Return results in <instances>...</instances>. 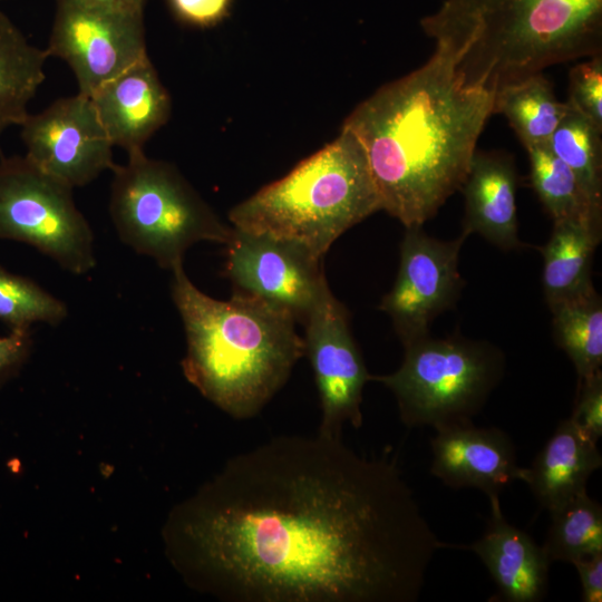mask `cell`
I'll use <instances>...</instances> for the list:
<instances>
[{"mask_svg": "<svg viewBox=\"0 0 602 602\" xmlns=\"http://www.w3.org/2000/svg\"><path fill=\"white\" fill-rule=\"evenodd\" d=\"M167 535L191 581L229 602H415L449 547L395 460L318 431L230 458Z\"/></svg>", "mask_w": 602, "mask_h": 602, "instance_id": "obj_1", "label": "cell"}, {"mask_svg": "<svg viewBox=\"0 0 602 602\" xmlns=\"http://www.w3.org/2000/svg\"><path fill=\"white\" fill-rule=\"evenodd\" d=\"M494 96L434 51L355 108L342 127L366 154L382 211L405 227L437 214L467 176Z\"/></svg>", "mask_w": 602, "mask_h": 602, "instance_id": "obj_2", "label": "cell"}, {"mask_svg": "<svg viewBox=\"0 0 602 602\" xmlns=\"http://www.w3.org/2000/svg\"><path fill=\"white\" fill-rule=\"evenodd\" d=\"M172 274V298L186 337L184 376L232 418L255 417L305 356L297 319L239 291L229 300L208 297L190 280L183 263Z\"/></svg>", "mask_w": 602, "mask_h": 602, "instance_id": "obj_3", "label": "cell"}, {"mask_svg": "<svg viewBox=\"0 0 602 602\" xmlns=\"http://www.w3.org/2000/svg\"><path fill=\"white\" fill-rule=\"evenodd\" d=\"M419 25L466 85L493 91L602 55V0H443Z\"/></svg>", "mask_w": 602, "mask_h": 602, "instance_id": "obj_4", "label": "cell"}, {"mask_svg": "<svg viewBox=\"0 0 602 602\" xmlns=\"http://www.w3.org/2000/svg\"><path fill=\"white\" fill-rule=\"evenodd\" d=\"M381 211L366 154L346 128L289 174L229 212L231 226L294 242L315 259L346 231Z\"/></svg>", "mask_w": 602, "mask_h": 602, "instance_id": "obj_5", "label": "cell"}, {"mask_svg": "<svg viewBox=\"0 0 602 602\" xmlns=\"http://www.w3.org/2000/svg\"><path fill=\"white\" fill-rule=\"evenodd\" d=\"M111 171V221L119 239L135 252L172 271L195 243L229 242L233 227L212 212L172 165L139 149Z\"/></svg>", "mask_w": 602, "mask_h": 602, "instance_id": "obj_6", "label": "cell"}, {"mask_svg": "<svg viewBox=\"0 0 602 602\" xmlns=\"http://www.w3.org/2000/svg\"><path fill=\"white\" fill-rule=\"evenodd\" d=\"M404 348L400 367L388 375H370V381L392 392L408 428L436 430L472 420L504 376L505 356L488 341L429 333Z\"/></svg>", "mask_w": 602, "mask_h": 602, "instance_id": "obj_7", "label": "cell"}, {"mask_svg": "<svg viewBox=\"0 0 602 602\" xmlns=\"http://www.w3.org/2000/svg\"><path fill=\"white\" fill-rule=\"evenodd\" d=\"M0 240L29 244L72 274L96 266L94 233L72 187L27 156L0 159Z\"/></svg>", "mask_w": 602, "mask_h": 602, "instance_id": "obj_8", "label": "cell"}, {"mask_svg": "<svg viewBox=\"0 0 602 602\" xmlns=\"http://www.w3.org/2000/svg\"><path fill=\"white\" fill-rule=\"evenodd\" d=\"M72 70L79 94L90 97L100 86L148 57L144 9L91 0H56L45 49Z\"/></svg>", "mask_w": 602, "mask_h": 602, "instance_id": "obj_9", "label": "cell"}, {"mask_svg": "<svg viewBox=\"0 0 602 602\" xmlns=\"http://www.w3.org/2000/svg\"><path fill=\"white\" fill-rule=\"evenodd\" d=\"M303 324L305 356L321 408L318 433L341 436L344 424L360 428L362 392L370 373L352 337L348 311L328 283Z\"/></svg>", "mask_w": 602, "mask_h": 602, "instance_id": "obj_10", "label": "cell"}, {"mask_svg": "<svg viewBox=\"0 0 602 602\" xmlns=\"http://www.w3.org/2000/svg\"><path fill=\"white\" fill-rule=\"evenodd\" d=\"M405 229L397 278L380 303L404 346L429 334L433 321L457 301L464 285L459 253L467 239L460 233L444 241L423 226Z\"/></svg>", "mask_w": 602, "mask_h": 602, "instance_id": "obj_11", "label": "cell"}, {"mask_svg": "<svg viewBox=\"0 0 602 602\" xmlns=\"http://www.w3.org/2000/svg\"><path fill=\"white\" fill-rule=\"evenodd\" d=\"M225 274L239 291L289 311L304 322L328 283L323 260L301 245L233 227Z\"/></svg>", "mask_w": 602, "mask_h": 602, "instance_id": "obj_12", "label": "cell"}, {"mask_svg": "<svg viewBox=\"0 0 602 602\" xmlns=\"http://www.w3.org/2000/svg\"><path fill=\"white\" fill-rule=\"evenodd\" d=\"M21 126L26 156L69 186H85L115 167L113 143L91 99L81 94L55 100Z\"/></svg>", "mask_w": 602, "mask_h": 602, "instance_id": "obj_13", "label": "cell"}, {"mask_svg": "<svg viewBox=\"0 0 602 602\" xmlns=\"http://www.w3.org/2000/svg\"><path fill=\"white\" fill-rule=\"evenodd\" d=\"M430 447V473L450 488L473 487L489 497L522 478L515 445L501 428L448 425L436 429Z\"/></svg>", "mask_w": 602, "mask_h": 602, "instance_id": "obj_14", "label": "cell"}, {"mask_svg": "<svg viewBox=\"0 0 602 602\" xmlns=\"http://www.w3.org/2000/svg\"><path fill=\"white\" fill-rule=\"evenodd\" d=\"M114 146L144 148L168 119L171 98L148 57L100 86L90 97Z\"/></svg>", "mask_w": 602, "mask_h": 602, "instance_id": "obj_15", "label": "cell"}, {"mask_svg": "<svg viewBox=\"0 0 602 602\" xmlns=\"http://www.w3.org/2000/svg\"><path fill=\"white\" fill-rule=\"evenodd\" d=\"M491 514L483 535L469 545H449L475 553L497 588L498 600L537 602L547 591L548 560L542 545L504 516L499 495L488 497Z\"/></svg>", "mask_w": 602, "mask_h": 602, "instance_id": "obj_16", "label": "cell"}, {"mask_svg": "<svg viewBox=\"0 0 602 602\" xmlns=\"http://www.w3.org/2000/svg\"><path fill=\"white\" fill-rule=\"evenodd\" d=\"M517 185V172L511 156L476 151L459 190L464 195L460 233L467 237L479 234L504 251L521 249Z\"/></svg>", "mask_w": 602, "mask_h": 602, "instance_id": "obj_17", "label": "cell"}, {"mask_svg": "<svg viewBox=\"0 0 602 602\" xmlns=\"http://www.w3.org/2000/svg\"><path fill=\"white\" fill-rule=\"evenodd\" d=\"M602 466L598 441L584 435L567 418L561 420L521 480L542 508L552 511L586 492L591 475Z\"/></svg>", "mask_w": 602, "mask_h": 602, "instance_id": "obj_18", "label": "cell"}, {"mask_svg": "<svg viewBox=\"0 0 602 602\" xmlns=\"http://www.w3.org/2000/svg\"><path fill=\"white\" fill-rule=\"evenodd\" d=\"M601 234L580 223L553 222L542 247V284L550 309L594 289L592 261Z\"/></svg>", "mask_w": 602, "mask_h": 602, "instance_id": "obj_19", "label": "cell"}, {"mask_svg": "<svg viewBox=\"0 0 602 602\" xmlns=\"http://www.w3.org/2000/svg\"><path fill=\"white\" fill-rule=\"evenodd\" d=\"M47 58L46 50L32 46L0 11V134L28 116V104L46 77Z\"/></svg>", "mask_w": 602, "mask_h": 602, "instance_id": "obj_20", "label": "cell"}, {"mask_svg": "<svg viewBox=\"0 0 602 602\" xmlns=\"http://www.w3.org/2000/svg\"><path fill=\"white\" fill-rule=\"evenodd\" d=\"M543 72L506 84L495 91L494 114H502L524 148L546 145L567 110Z\"/></svg>", "mask_w": 602, "mask_h": 602, "instance_id": "obj_21", "label": "cell"}, {"mask_svg": "<svg viewBox=\"0 0 602 602\" xmlns=\"http://www.w3.org/2000/svg\"><path fill=\"white\" fill-rule=\"evenodd\" d=\"M526 152L533 188L553 222H575L602 233V210L592 204L571 168L547 145Z\"/></svg>", "mask_w": 602, "mask_h": 602, "instance_id": "obj_22", "label": "cell"}, {"mask_svg": "<svg viewBox=\"0 0 602 602\" xmlns=\"http://www.w3.org/2000/svg\"><path fill=\"white\" fill-rule=\"evenodd\" d=\"M557 346L572 361L579 380L601 371L602 300L595 289L551 309Z\"/></svg>", "mask_w": 602, "mask_h": 602, "instance_id": "obj_23", "label": "cell"}, {"mask_svg": "<svg viewBox=\"0 0 602 602\" xmlns=\"http://www.w3.org/2000/svg\"><path fill=\"white\" fill-rule=\"evenodd\" d=\"M551 524L542 545L551 563H573L602 552V506L583 492L548 512Z\"/></svg>", "mask_w": 602, "mask_h": 602, "instance_id": "obj_24", "label": "cell"}, {"mask_svg": "<svg viewBox=\"0 0 602 602\" xmlns=\"http://www.w3.org/2000/svg\"><path fill=\"white\" fill-rule=\"evenodd\" d=\"M601 135L600 129L569 106L546 144L552 153L571 168L589 200L600 210H602Z\"/></svg>", "mask_w": 602, "mask_h": 602, "instance_id": "obj_25", "label": "cell"}, {"mask_svg": "<svg viewBox=\"0 0 602 602\" xmlns=\"http://www.w3.org/2000/svg\"><path fill=\"white\" fill-rule=\"evenodd\" d=\"M67 314L61 300L31 279L0 265V321L10 330H30L38 322L57 326Z\"/></svg>", "mask_w": 602, "mask_h": 602, "instance_id": "obj_26", "label": "cell"}, {"mask_svg": "<svg viewBox=\"0 0 602 602\" xmlns=\"http://www.w3.org/2000/svg\"><path fill=\"white\" fill-rule=\"evenodd\" d=\"M566 103L602 132V55L570 69Z\"/></svg>", "mask_w": 602, "mask_h": 602, "instance_id": "obj_27", "label": "cell"}, {"mask_svg": "<svg viewBox=\"0 0 602 602\" xmlns=\"http://www.w3.org/2000/svg\"><path fill=\"white\" fill-rule=\"evenodd\" d=\"M570 419L594 441L602 437V371L579 380Z\"/></svg>", "mask_w": 602, "mask_h": 602, "instance_id": "obj_28", "label": "cell"}, {"mask_svg": "<svg viewBox=\"0 0 602 602\" xmlns=\"http://www.w3.org/2000/svg\"><path fill=\"white\" fill-rule=\"evenodd\" d=\"M233 0H168L182 21L210 27L222 21L230 12Z\"/></svg>", "mask_w": 602, "mask_h": 602, "instance_id": "obj_29", "label": "cell"}, {"mask_svg": "<svg viewBox=\"0 0 602 602\" xmlns=\"http://www.w3.org/2000/svg\"><path fill=\"white\" fill-rule=\"evenodd\" d=\"M32 344L30 330H10L0 337V383L11 377L27 359Z\"/></svg>", "mask_w": 602, "mask_h": 602, "instance_id": "obj_30", "label": "cell"}, {"mask_svg": "<svg viewBox=\"0 0 602 602\" xmlns=\"http://www.w3.org/2000/svg\"><path fill=\"white\" fill-rule=\"evenodd\" d=\"M574 565L581 584L583 602L602 601V552L577 559Z\"/></svg>", "mask_w": 602, "mask_h": 602, "instance_id": "obj_31", "label": "cell"}, {"mask_svg": "<svg viewBox=\"0 0 602 602\" xmlns=\"http://www.w3.org/2000/svg\"><path fill=\"white\" fill-rule=\"evenodd\" d=\"M109 6L123 7V8H133V9H144L147 0H91Z\"/></svg>", "mask_w": 602, "mask_h": 602, "instance_id": "obj_32", "label": "cell"}]
</instances>
